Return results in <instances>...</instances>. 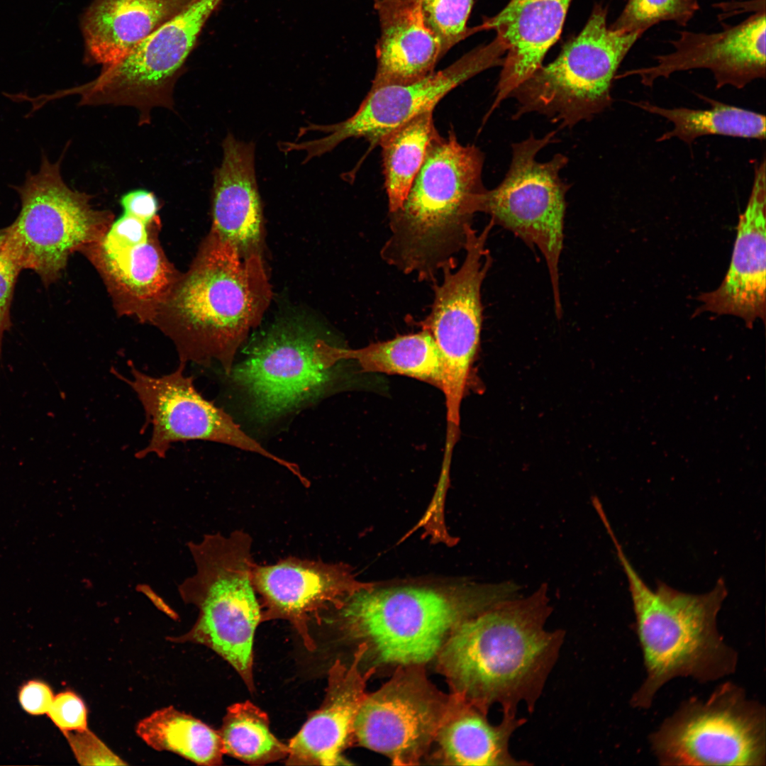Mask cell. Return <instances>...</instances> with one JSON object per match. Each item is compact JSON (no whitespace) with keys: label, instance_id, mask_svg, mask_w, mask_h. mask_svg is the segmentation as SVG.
Instances as JSON below:
<instances>
[{"label":"cell","instance_id":"obj_31","mask_svg":"<svg viewBox=\"0 0 766 766\" xmlns=\"http://www.w3.org/2000/svg\"><path fill=\"white\" fill-rule=\"evenodd\" d=\"M218 733L223 753L248 764L265 765L288 755V745L271 732L267 714L249 701L228 708Z\"/></svg>","mask_w":766,"mask_h":766},{"label":"cell","instance_id":"obj_26","mask_svg":"<svg viewBox=\"0 0 766 766\" xmlns=\"http://www.w3.org/2000/svg\"><path fill=\"white\" fill-rule=\"evenodd\" d=\"M485 715L468 708L443 729L440 743L448 759L460 765H527L513 757L509 750L511 735L526 720L503 715L500 723L493 726Z\"/></svg>","mask_w":766,"mask_h":766},{"label":"cell","instance_id":"obj_21","mask_svg":"<svg viewBox=\"0 0 766 766\" xmlns=\"http://www.w3.org/2000/svg\"><path fill=\"white\" fill-rule=\"evenodd\" d=\"M572 0H509L481 24L493 30L506 47L495 99L489 113L543 65L561 34Z\"/></svg>","mask_w":766,"mask_h":766},{"label":"cell","instance_id":"obj_4","mask_svg":"<svg viewBox=\"0 0 766 766\" xmlns=\"http://www.w3.org/2000/svg\"><path fill=\"white\" fill-rule=\"evenodd\" d=\"M484 155L460 144L453 131L437 133L401 208L390 213L392 235L381 255L406 273L431 279L445 267H455L474 215L487 191Z\"/></svg>","mask_w":766,"mask_h":766},{"label":"cell","instance_id":"obj_10","mask_svg":"<svg viewBox=\"0 0 766 766\" xmlns=\"http://www.w3.org/2000/svg\"><path fill=\"white\" fill-rule=\"evenodd\" d=\"M555 131L538 138L531 135L511 145L509 169L494 189H487L479 212L490 216L494 225L512 232L533 249L537 248L547 264L552 285L555 313L562 307L559 282V262L563 248L566 194L570 186L561 179L560 170L568 158L560 153L545 162L537 161L538 152L555 140Z\"/></svg>","mask_w":766,"mask_h":766},{"label":"cell","instance_id":"obj_38","mask_svg":"<svg viewBox=\"0 0 766 766\" xmlns=\"http://www.w3.org/2000/svg\"><path fill=\"white\" fill-rule=\"evenodd\" d=\"M124 213L133 216L147 223L155 221L159 203L155 194L145 189L129 192L121 199Z\"/></svg>","mask_w":766,"mask_h":766},{"label":"cell","instance_id":"obj_28","mask_svg":"<svg viewBox=\"0 0 766 766\" xmlns=\"http://www.w3.org/2000/svg\"><path fill=\"white\" fill-rule=\"evenodd\" d=\"M704 99L710 104L711 108L667 109L648 101H638L634 104L672 123V128L660 135L657 139L659 142L676 138L691 144L699 137L713 135L757 140L765 138V115L709 98Z\"/></svg>","mask_w":766,"mask_h":766},{"label":"cell","instance_id":"obj_17","mask_svg":"<svg viewBox=\"0 0 766 766\" xmlns=\"http://www.w3.org/2000/svg\"><path fill=\"white\" fill-rule=\"evenodd\" d=\"M442 712L440 701L424 684L399 678L363 699L353 733L362 745L394 763H413L437 731Z\"/></svg>","mask_w":766,"mask_h":766},{"label":"cell","instance_id":"obj_16","mask_svg":"<svg viewBox=\"0 0 766 766\" xmlns=\"http://www.w3.org/2000/svg\"><path fill=\"white\" fill-rule=\"evenodd\" d=\"M765 6L742 22L725 26L721 31L706 33L679 32L671 41L674 50L655 57L650 67L628 71L623 76L635 75L650 87L659 78L677 72L707 69L714 75L716 87L742 89L757 79H765Z\"/></svg>","mask_w":766,"mask_h":766},{"label":"cell","instance_id":"obj_27","mask_svg":"<svg viewBox=\"0 0 766 766\" xmlns=\"http://www.w3.org/2000/svg\"><path fill=\"white\" fill-rule=\"evenodd\" d=\"M337 354L341 361L355 360L365 372L406 376L442 388V358L433 338L425 330L358 349L337 348Z\"/></svg>","mask_w":766,"mask_h":766},{"label":"cell","instance_id":"obj_14","mask_svg":"<svg viewBox=\"0 0 766 766\" xmlns=\"http://www.w3.org/2000/svg\"><path fill=\"white\" fill-rule=\"evenodd\" d=\"M493 226L490 221L479 233L472 227L468 230L463 262L454 272L448 266L442 270L443 282L435 285L431 312L421 323L422 330L433 338L442 358L440 390L450 416L460 413L479 347L483 321L481 288L493 261L486 243Z\"/></svg>","mask_w":766,"mask_h":766},{"label":"cell","instance_id":"obj_5","mask_svg":"<svg viewBox=\"0 0 766 766\" xmlns=\"http://www.w3.org/2000/svg\"><path fill=\"white\" fill-rule=\"evenodd\" d=\"M252 545L251 536L243 530L228 536L206 534L188 544L196 571L178 592L183 601L198 609L199 616L189 631L170 640L209 648L254 692L253 640L262 609L252 583Z\"/></svg>","mask_w":766,"mask_h":766},{"label":"cell","instance_id":"obj_6","mask_svg":"<svg viewBox=\"0 0 766 766\" xmlns=\"http://www.w3.org/2000/svg\"><path fill=\"white\" fill-rule=\"evenodd\" d=\"M607 14V6L596 4L583 29L558 56L512 91L515 118L535 112L571 128L610 106L617 70L643 33L608 26Z\"/></svg>","mask_w":766,"mask_h":766},{"label":"cell","instance_id":"obj_35","mask_svg":"<svg viewBox=\"0 0 766 766\" xmlns=\"http://www.w3.org/2000/svg\"><path fill=\"white\" fill-rule=\"evenodd\" d=\"M46 715L62 733L87 728L86 706L83 700L70 690L55 695Z\"/></svg>","mask_w":766,"mask_h":766},{"label":"cell","instance_id":"obj_13","mask_svg":"<svg viewBox=\"0 0 766 766\" xmlns=\"http://www.w3.org/2000/svg\"><path fill=\"white\" fill-rule=\"evenodd\" d=\"M506 48L497 37L475 47L448 67L414 82L371 87L357 111L332 125L310 124L300 129L319 131L325 136L301 143L291 142V151L306 152L303 163L331 151L345 140L364 138L374 144L387 133L428 111L450 91L477 74L501 66Z\"/></svg>","mask_w":766,"mask_h":766},{"label":"cell","instance_id":"obj_2","mask_svg":"<svg viewBox=\"0 0 766 766\" xmlns=\"http://www.w3.org/2000/svg\"><path fill=\"white\" fill-rule=\"evenodd\" d=\"M260 253L242 256L209 233L187 273L177 278L153 323L176 345L179 363H220L234 356L272 299Z\"/></svg>","mask_w":766,"mask_h":766},{"label":"cell","instance_id":"obj_18","mask_svg":"<svg viewBox=\"0 0 766 766\" xmlns=\"http://www.w3.org/2000/svg\"><path fill=\"white\" fill-rule=\"evenodd\" d=\"M252 583L262 609V622L289 621L309 650L316 648L311 623L321 611L352 592L345 567L287 557L272 565L254 563Z\"/></svg>","mask_w":766,"mask_h":766},{"label":"cell","instance_id":"obj_8","mask_svg":"<svg viewBox=\"0 0 766 766\" xmlns=\"http://www.w3.org/2000/svg\"><path fill=\"white\" fill-rule=\"evenodd\" d=\"M648 740L662 765L765 766V708L726 682L704 700L682 702Z\"/></svg>","mask_w":766,"mask_h":766},{"label":"cell","instance_id":"obj_24","mask_svg":"<svg viewBox=\"0 0 766 766\" xmlns=\"http://www.w3.org/2000/svg\"><path fill=\"white\" fill-rule=\"evenodd\" d=\"M337 661L330 669L326 697L300 731L290 740L285 759L289 765L345 764L342 753L363 698V680L356 665Z\"/></svg>","mask_w":766,"mask_h":766},{"label":"cell","instance_id":"obj_3","mask_svg":"<svg viewBox=\"0 0 766 766\" xmlns=\"http://www.w3.org/2000/svg\"><path fill=\"white\" fill-rule=\"evenodd\" d=\"M626 574L635 616V631L645 667L643 682L630 704L648 709L667 682L679 677L700 683L735 672L738 653L717 627V616L727 596L723 579L704 594L677 590L658 582L650 588L628 559L614 532L609 533Z\"/></svg>","mask_w":766,"mask_h":766},{"label":"cell","instance_id":"obj_19","mask_svg":"<svg viewBox=\"0 0 766 766\" xmlns=\"http://www.w3.org/2000/svg\"><path fill=\"white\" fill-rule=\"evenodd\" d=\"M765 160L755 168L753 184L744 212L740 215L731 260L715 290L699 296L696 313L709 311L741 318L748 328L765 320Z\"/></svg>","mask_w":766,"mask_h":766},{"label":"cell","instance_id":"obj_37","mask_svg":"<svg viewBox=\"0 0 766 766\" xmlns=\"http://www.w3.org/2000/svg\"><path fill=\"white\" fill-rule=\"evenodd\" d=\"M55 694L50 686L40 679H30L18 689V700L22 709L31 716L47 714Z\"/></svg>","mask_w":766,"mask_h":766},{"label":"cell","instance_id":"obj_20","mask_svg":"<svg viewBox=\"0 0 766 766\" xmlns=\"http://www.w3.org/2000/svg\"><path fill=\"white\" fill-rule=\"evenodd\" d=\"M153 233L138 243H114L101 235L82 250L101 274L118 310L152 323L178 278Z\"/></svg>","mask_w":766,"mask_h":766},{"label":"cell","instance_id":"obj_32","mask_svg":"<svg viewBox=\"0 0 766 766\" xmlns=\"http://www.w3.org/2000/svg\"><path fill=\"white\" fill-rule=\"evenodd\" d=\"M699 9L698 0H628L621 14L609 26L643 34L662 21H673L685 26Z\"/></svg>","mask_w":766,"mask_h":766},{"label":"cell","instance_id":"obj_1","mask_svg":"<svg viewBox=\"0 0 766 766\" xmlns=\"http://www.w3.org/2000/svg\"><path fill=\"white\" fill-rule=\"evenodd\" d=\"M548 588L499 602L462 622L445 645L442 662L458 690L487 714L500 705L516 716L534 709L557 659L564 631H548Z\"/></svg>","mask_w":766,"mask_h":766},{"label":"cell","instance_id":"obj_7","mask_svg":"<svg viewBox=\"0 0 766 766\" xmlns=\"http://www.w3.org/2000/svg\"><path fill=\"white\" fill-rule=\"evenodd\" d=\"M61 161L50 162L42 154L38 172H28L23 184L13 187L21 202L18 216L0 229L10 255L45 287L60 279L71 254L100 238L111 223L109 212L94 209L89 195L66 184Z\"/></svg>","mask_w":766,"mask_h":766},{"label":"cell","instance_id":"obj_11","mask_svg":"<svg viewBox=\"0 0 766 766\" xmlns=\"http://www.w3.org/2000/svg\"><path fill=\"white\" fill-rule=\"evenodd\" d=\"M223 0H193L184 10L138 44L118 62L102 67L94 79L49 95L77 94L79 105L129 106L140 123L153 108L172 109L173 89L206 21Z\"/></svg>","mask_w":766,"mask_h":766},{"label":"cell","instance_id":"obj_12","mask_svg":"<svg viewBox=\"0 0 766 766\" xmlns=\"http://www.w3.org/2000/svg\"><path fill=\"white\" fill-rule=\"evenodd\" d=\"M339 362L335 346L308 326L282 321L263 335L228 375L246 397L253 415L268 421L323 394Z\"/></svg>","mask_w":766,"mask_h":766},{"label":"cell","instance_id":"obj_29","mask_svg":"<svg viewBox=\"0 0 766 766\" xmlns=\"http://www.w3.org/2000/svg\"><path fill=\"white\" fill-rule=\"evenodd\" d=\"M138 736L158 751H170L197 765L222 763L223 745L218 731L173 706L155 711L140 721Z\"/></svg>","mask_w":766,"mask_h":766},{"label":"cell","instance_id":"obj_15","mask_svg":"<svg viewBox=\"0 0 766 766\" xmlns=\"http://www.w3.org/2000/svg\"><path fill=\"white\" fill-rule=\"evenodd\" d=\"M179 363L174 372L153 377L129 363L131 377H123L136 394L145 411L146 425L152 427L149 443L135 454L164 457L173 443L202 440L224 443L267 457L294 472L296 465L265 450L245 434L222 409L204 399L196 389L192 377Z\"/></svg>","mask_w":766,"mask_h":766},{"label":"cell","instance_id":"obj_25","mask_svg":"<svg viewBox=\"0 0 766 766\" xmlns=\"http://www.w3.org/2000/svg\"><path fill=\"white\" fill-rule=\"evenodd\" d=\"M193 0H93L81 20L86 59L113 65Z\"/></svg>","mask_w":766,"mask_h":766},{"label":"cell","instance_id":"obj_34","mask_svg":"<svg viewBox=\"0 0 766 766\" xmlns=\"http://www.w3.org/2000/svg\"><path fill=\"white\" fill-rule=\"evenodd\" d=\"M81 765H124L120 757L111 751L87 728L62 733Z\"/></svg>","mask_w":766,"mask_h":766},{"label":"cell","instance_id":"obj_36","mask_svg":"<svg viewBox=\"0 0 766 766\" xmlns=\"http://www.w3.org/2000/svg\"><path fill=\"white\" fill-rule=\"evenodd\" d=\"M21 270L4 248L0 232V359L4 336L12 326L11 308L14 287Z\"/></svg>","mask_w":766,"mask_h":766},{"label":"cell","instance_id":"obj_30","mask_svg":"<svg viewBox=\"0 0 766 766\" xmlns=\"http://www.w3.org/2000/svg\"><path fill=\"white\" fill-rule=\"evenodd\" d=\"M438 133L433 111H426L384 135L382 147L384 186L389 213L402 206L426 155L428 145Z\"/></svg>","mask_w":766,"mask_h":766},{"label":"cell","instance_id":"obj_23","mask_svg":"<svg viewBox=\"0 0 766 766\" xmlns=\"http://www.w3.org/2000/svg\"><path fill=\"white\" fill-rule=\"evenodd\" d=\"M379 37L372 87L406 84L434 72L444 55L421 0H373Z\"/></svg>","mask_w":766,"mask_h":766},{"label":"cell","instance_id":"obj_33","mask_svg":"<svg viewBox=\"0 0 766 766\" xmlns=\"http://www.w3.org/2000/svg\"><path fill=\"white\" fill-rule=\"evenodd\" d=\"M421 1L426 21L438 38L444 56L461 41L483 30L481 25H467L474 0Z\"/></svg>","mask_w":766,"mask_h":766},{"label":"cell","instance_id":"obj_9","mask_svg":"<svg viewBox=\"0 0 766 766\" xmlns=\"http://www.w3.org/2000/svg\"><path fill=\"white\" fill-rule=\"evenodd\" d=\"M444 593L404 587L350 592L321 611L314 623L335 621L350 635L365 638L380 660L419 664L431 660L463 610Z\"/></svg>","mask_w":766,"mask_h":766},{"label":"cell","instance_id":"obj_22","mask_svg":"<svg viewBox=\"0 0 766 766\" xmlns=\"http://www.w3.org/2000/svg\"><path fill=\"white\" fill-rule=\"evenodd\" d=\"M222 148L221 163L213 174L210 232L242 256L261 254L263 214L255 174V143L240 140L228 133Z\"/></svg>","mask_w":766,"mask_h":766}]
</instances>
